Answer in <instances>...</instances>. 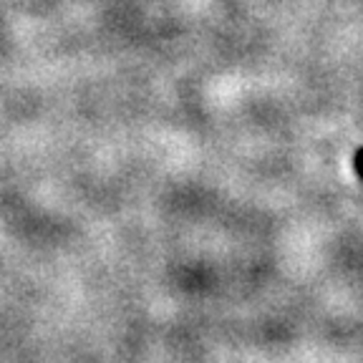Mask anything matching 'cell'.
Instances as JSON below:
<instances>
[{
	"mask_svg": "<svg viewBox=\"0 0 363 363\" xmlns=\"http://www.w3.org/2000/svg\"><path fill=\"white\" fill-rule=\"evenodd\" d=\"M353 167H356V174L363 179V149H358V152H356V159H353Z\"/></svg>",
	"mask_w": 363,
	"mask_h": 363,
	"instance_id": "obj_1",
	"label": "cell"
}]
</instances>
